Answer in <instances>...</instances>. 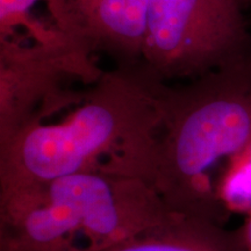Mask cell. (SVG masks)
I'll return each mask as SVG.
<instances>
[{
  "label": "cell",
  "instance_id": "6da1fadb",
  "mask_svg": "<svg viewBox=\"0 0 251 251\" xmlns=\"http://www.w3.org/2000/svg\"><path fill=\"white\" fill-rule=\"evenodd\" d=\"M163 84L140 65L103 72L67 118L31 125L0 147V198L86 171L155 186L152 146Z\"/></svg>",
  "mask_w": 251,
  "mask_h": 251
},
{
  "label": "cell",
  "instance_id": "7a4b0ae2",
  "mask_svg": "<svg viewBox=\"0 0 251 251\" xmlns=\"http://www.w3.org/2000/svg\"><path fill=\"white\" fill-rule=\"evenodd\" d=\"M155 186L174 211L225 224V187L251 148V52L181 85L163 84Z\"/></svg>",
  "mask_w": 251,
  "mask_h": 251
},
{
  "label": "cell",
  "instance_id": "3957f363",
  "mask_svg": "<svg viewBox=\"0 0 251 251\" xmlns=\"http://www.w3.org/2000/svg\"><path fill=\"white\" fill-rule=\"evenodd\" d=\"M247 0H150L140 67L153 80H191L251 52ZM165 84V83H164Z\"/></svg>",
  "mask_w": 251,
  "mask_h": 251
},
{
  "label": "cell",
  "instance_id": "277c9868",
  "mask_svg": "<svg viewBox=\"0 0 251 251\" xmlns=\"http://www.w3.org/2000/svg\"><path fill=\"white\" fill-rule=\"evenodd\" d=\"M91 55L61 34L46 43L0 40V147L83 101L87 91L72 84L92 86L103 75Z\"/></svg>",
  "mask_w": 251,
  "mask_h": 251
},
{
  "label": "cell",
  "instance_id": "5b68a950",
  "mask_svg": "<svg viewBox=\"0 0 251 251\" xmlns=\"http://www.w3.org/2000/svg\"><path fill=\"white\" fill-rule=\"evenodd\" d=\"M23 192L37 193L64 207L87 251L106 249L184 216L148 181L101 171L64 176Z\"/></svg>",
  "mask_w": 251,
  "mask_h": 251
},
{
  "label": "cell",
  "instance_id": "8992f818",
  "mask_svg": "<svg viewBox=\"0 0 251 251\" xmlns=\"http://www.w3.org/2000/svg\"><path fill=\"white\" fill-rule=\"evenodd\" d=\"M65 39L90 54L105 52L120 67L141 64L150 0H41Z\"/></svg>",
  "mask_w": 251,
  "mask_h": 251
},
{
  "label": "cell",
  "instance_id": "52a82bcc",
  "mask_svg": "<svg viewBox=\"0 0 251 251\" xmlns=\"http://www.w3.org/2000/svg\"><path fill=\"white\" fill-rule=\"evenodd\" d=\"M100 251H248L242 231L196 215H184Z\"/></svg>",
  "mask_w": 251,
  "mask_h": 251
},
{
  "label": "cell",
  "instance_id": "ba28073f",
  "mask_svg": "<svg viewBox=\"0 0 251 251\" xmlns=\"http://www.w3.org/2000/svg\"><path fill=\"white\" fill-rule=\"evenodd\" d=\"M41 0H0V40L46 43L57 39L54 27L45 26L31 14Z\"/></svg>",
  "mask_w": 251,
  "mask_h": 251
},
{
  "label": "cell",
  "instance_id": "9c48e42d",
  "mask_svg": "<svg viewBox=\"0 0 251 251\" xmlns=\"http://www.w3.org/2000/svg\"><path fill=\"white\" fill-rule=\"evenodd\" d=\"M224 202L228 212H251V148L235 165L225 187Z\"/></svg>",
  "mask_w": 251,
  "mask_h": 251
},
{
  "label": "cell",
  "instance_id": "30bf717a",
  "mask_svg": "<svg viewBox=\"0 0 251 251\" xmlns=\"http://www.w3.org/2000/svg\"><path fill=\"white\" fill-rule=\"evenodd\" d=\"M241 228V231H242L244 243H246L248 251H251V212L247 215L246 222H244L242 227Z\"/></svg>",
  "mask_w": 251,
  "mask_h": 251
},
{
  "label": "cell",
  "instance_id": "8fae6325",
  "mask_svg": "<svg viewBox=\"0 0 251 251\" xmlns=\"http://www.w3.org/2000/svg\"><path fill=\"white\" fill-rule=\"evenodd\" d=\"M247 1H248V2H250V1H251V0H247Z\"/></svg>",
  "mask_w": 251,
  "mask_h": 251
}]
</instances>
